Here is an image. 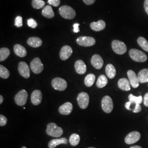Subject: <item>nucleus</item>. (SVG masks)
<instances>
[{
    "label": "nucleus",
    "instance_id": "obj_44",
    "mask_svg": "<svg viewBox=\"0 0 148 148\" xmlns=\"http://www.w3.org/2000/svg\"><path fill=\"white\" fill-rule=\"evenodd\" d=\"M3 101V98L2 95H0V104H1L2 103Z\"/></svg>",
    "mask_w": 148,
    "mask_h": 148
},
{
    "label": "nucleus",
    "instance_id": "obj_28",
    "mask_svg": "<svg viewBox=\"0 0 148 148\" xmlns=\"http://www.w3.org/2000/svg\"><path fill=\"white\" fill-rule=\"evenodd\" d=\"M108 81L105 75H101L99 77L97 82V86L99 88H103L108 84Z\"/></svg>",
    "mask_w": 148,
    "mask_h": 148
},
{
    "label": "nucleus",
    "instance_id": "obj_42",
    "mask_svg": "<svg viewBox=\"0 0 148 148\" xmlns=\"http://www.w3.org/2000/svg\"><path fill=\"white\" fill-rule=\"evenodd\" d=\"M83 1L87 5H92L95 2V0H83Z\"/></svg>",
    "mask_w": 148,
    "mask_h": 148
},
{
    "label": "nucleus",
    "instance_id": "obj_47",
    "mask_svg": "<svg viewBox=\"0 0 148 148\" xmlns=\"http://www.w3.org/2000/svg\"><path fill=\"white\" fill-rule=\"evenodd\" d=\"M94 148V147H90V148Z\"/></svg>",
    "mask_w": 148,
    "mask_h": 148
},
{
    "label": "nucleus",
    "instance_id": "obj_24",
    "mask_svg": "<svg viewBox=\"0 0 148 148\" xmlns=\"http://www.w3.org/2000/svg\"><path fill=\"white\" fill-rule=\"evenodd\" d=\"M14 52L17 56L21 58L25 57L27 54L26 49L19 44H16L14 46Z\"/></svg>",
    "mask_w": 148,
    "mask_h": 148
},
{
    "label": "nucleus",
    "instance_id": "obj_9",
    "mask_svg": "<svg viewBox=\"0 0 148 148\" xmlns=\"http://www.w3.org/2000/svg\"><path fill=\"white\" fill-rule=\"evenodd\" d=\"M77 43L81 46L90 47L95 44V40L92 37L81 36L77 38Z\"/></svg>",
    "mask_w": 148,
    "mask_h": 148
},
{
    "label": "nucleus",
    "instance_id": "obj_6",
    "mask_svg": "<svg viewBox=\"0 0 148 148\" xmlns=\"http://www.w3.org/2000/svg\"><path fill=\"white\" fill-rule=\"evenodd\" d=\"M52 86L54 90L63 91L67 87V82L60 77H56L52 81Z\"/></svg>",
    "mask_w": 148,
    "mask_h": 148
},
{
    "label": "nucleus",
    "instance_id": "obj_14",
    "mask_svg": "<svg viewBox=\"0 0 148 148\" xmlns=\"http://www.w3.org/2000/svg\"><path fill=\"white\" fill-rule=\"evenodd\" d=\"M42 99V95L40 90H35L33 91L31 95V101L33 105H39Z\"/></svg>",
    "mask_w": 148,
    "mask_h": 148
},
{
    "label": "nucleus",
    "instance_id": "obj_21",
    "mask_svg": "<svg viewBox=\"0 0 148 148\" xmlns=\"http://www.w3.org/2000/svg\"><path fill=\"white\" fill-rule=\"evenodd\" d=\"M68 143V140L66 138H60L58 139H52L48 143V147L49 148H56L60 144H67Z\"/></svg>",
    "mask_w": 148,
    "mask_h": 148
},
{
    "label": "nucleus",
    "instance_id": "obj_17",
    "mask_svg": "<svg viewBox=\"0 0 148 148\" xmlns=\"http://www.w3.org/2000/svg\"><path fill=\"white\" fill-rule=\"evenodd\" d=\"M73 53V49L69 46H64L60 52V58L63 60H66L70 58Z\"/></svg>",
    "mask_w": 148,
    "mask_h": 148
},
{
    "label": "nucleus",
    "instance_id": "obj_13",
    "mask_svg": "<svg viewBox=\"0 0 148 148\" xmlns=\"http://www.w3.org/2000/svg\"><path fill=\"white\" fill-rule=\"evenodd\" d=\"M127 76L131 85L133 88H136L139 85V81L138 77V75L133 70H130L127 71Z\"/></svg>",
    "mask_w": 148,
    "mask_h": 148
},
{
    "label": "nucleus",
    "instance_id": "obj_41",
    "mask_svg": "<svg viewBox=\"0 0 148 148\" xmlns=\"http://www.w3.org/2000/svg\"><path fill=\"white\" fill-rule=\"evenodd\" d=\"M143 101H144V106L147 107H148V93H146L144 95Z\"/></svg>",
    "mask_w": 148,
    "mask_h": 148
},
{
    "label": "nucleus",
    "instance_id": "obj_16",
    "mask_svg": "<svg viewBox=\"0 0 148 148\" xmlns=\"http://www.w3.org/2000/svg\"><path fill=\"white\" fill-rule=\"evenodd\" d=\"M92 66L96 69H101L104 64L103 59L101 56L98 54H95L91 58L90 60Z\"/></svg>",
    "mask_w": 148,
    "mask_h": 148
},
{
    "label": "nucleus",
    "instance_id": "obj_15",
    "mask_svg": "<svg viewBox=\"0 0 148 148\" xmlns=\"http://www.w3.org/2000/svg\"><path fill=\"white\" fill-rule=\"evenodd\" d=\"M125 107L128 110H132L134 113H138L142 110V106L135 101H130L125 104Z\"/></svg>",
    "mask_w": 148,
    "mask_h": 148
},
{
    "label": "nucleus",
    "instance_id": "obj_25",
    "mask_svg": "<svg viewBox=\"0 0 148 148\" xmlns=\"http://www.w3.org/2000/svg\"><path fill=\"white\" fill-rule=\"evenodd\" d=\"M106 74L108 78L112 79H114L116 74V69L115 68L114 66L111 64H109L106 65Z\"/></svg>",
    "mask_w": 148,
    "mask_h": 148
},
{
    "label": "nucleus",
    "instance_id": "obj_43",
    "mask_svg": "<svg viewBox=\"0 0 148 148\" xmlns=\"http://www.w3.org/2000/svg\"><path fill=\"white\" fill-rule=\"evenodd\" d=\"M144 8L146 13L148 16V0H145L144 3Z\"/></svg>",
    "mask_w": 148,
    "mask_h": 148
},
{
    "label": "nucleus",
    "instance_id": "obj_7",
    "mask_svg": "<svg viewBox=\"0 0 148 148\" xmlns=\"http://www.w3.org/2000/svg\"><path fill=\"white\" fill-rule=\"evenodd\" d=\"M28 94L27 90H20L14 97V101L18 106H24L27 103Z\"/></svg>",
    "mask_w": 148,
    "mask_h": 148
},
{
    "label": "nucleus",
    "instance_id": "obj_31",
    "mask_svg": "<svg viewBox=\"0 0 148 148\" xmlns=\"http://www.w3.org/2000/svg\"><path fill=\"white\" fill-rule=\"evenodd\" d=\"M80 137L76 133H73L71 135L69 138V143L72 146H76L79 143Z\"/></svg>",
    "mask_w": 148,
    "mask_h": 148
},
{
    "label": "nucleus",
    "instance_id": "obj_5",
    "mask_svg": "<svg viewBox=\"0 0 148 148\" xmlns=\"http://www.w3.org/2000/svg\"><path fill=\"white\" fill-rule=\"evenodd\" d=\"M101 108L107 114H109L112 111L114 105L109 95H106L103 98L101 101Z\"/></svg>",
    "mask_w": 148,
    "mask_h": 148
},
{
    "label": "nucleus",
    "instance_id": "obj_1",
    "mask_svg": "<svg viewBox=\"0 0 148 148\" xmlns=\"http://www.w3.org/2000/svg\"><path fill=\"white\" fill-rule=\"evenodd\" d=\"M46 133L52 137H59L62 136L63 130L62 127H58L55 123H49L47 126Z\"/></svg>",
    "mask_w": 148,
    "mask_h": 148
},
{
    "label": "nucleus",
    "instance_id": "obj_39",
    "mask_svg": "<svg viewBox=\"0 0 148 148\" xmlns=\"http://www.w3.org/2000/svg\"><path fill=\"white\" fill-rule=\"evenodd\" d=\"M48 3L51 5H53L54 7H58L60 3V0H48Z\"/></svg>",
    "mask_w": 148,
    "mask_h": 148
},
{
    "label": "nucleus",
    "instance_id": "obj_23",
    "mask_svg": "<svg viewBox=\"0 0 148 148\" xmlns=\"http://www.w3.org/2000/svg\"><path fill=\"white\" fill-rule=\"evenodd\" d=\"M130 83L128 79L126 78H122L119 79L118 81V87L120 89L125 90L128 91L131 90Z\"/></svg>",
    "mask_w": 148,
    "mask_h": 148
},
{
    "label": "nucleus",
    "instance_id": "obj_8",
    "mask_svg": "<svg viewBox=\"0 0 148 148\" xmlns=\"http://www.w3.org/2000/svg\"><path fill=\"white\" fill-rule=\"evenodd\" d=\"M77 100L79 108L82 109H85L88 107L89 104V95L86 92H81L77 96Z\"/></svg>",
    "mask_w": 148,
    "mask_h": 148
},
{
    "label": "nucleus",
    "instance_id": "obj_35",
    "mask_svg": "<svg viewBox=\"0 0 148 148\" xmlns=\"http://www.w3.org/2000/svg\"><path fill=\"white\" fill-rule=\"evenodd\" d=\"M128 99H129V101H135L140 104L143 101V97L142 95L136 97V96L133 95L132 94H130L128 96Z\"/></svg>",
    "mask_w": 148,
    "mask_h": 148
},
{
    "label": "nucleus",
    "instance_id": "obj_46",
    "mask_svg": "<svg viewBox=\"0 0 148 148\" xmlns=\"http://www.w3.org/2000/svg\"><path fill=\"white\" fill-rule=\"evenodd\" d=\"M26 148V147H22V148Z\"/></svg>",
    "mask_w": 148,
    "mask_h": 148
},
{
    "label": "nucleus",
    "instance_id": "obj_10",
    "mask_svg": "<svg viewBox=\"0 0 148 148\" xmlns=\"http://www.w3.org/2000/svg\"><path fill=\"white\" fill-rule=\"evenodd\" d=\"M30 68L34 73L40 74L43 70V65L41 59L39 58L34 59L30 63Z\"/></svg>",
    "mask_w": 148,
    "mask_h": 148
},
{
    "label": "nucleus",
    "instance_id": "obj_34",
    "mask_svg": "<svg viewBox=\"0 0 148 148\" xmlns=\"http://www.w3.org/2000/svg\"><path fill=\"white\" fill-rule=\"evenodd\" d=\"M45 5V2L43 0H32V6L35 9H41Z\"/></svg>",
    "mask_w": 148,
    "mask_h": 148
},
{
    "label": "nucleus",
    "instance_id": "obj_33",
    "mask_svg": "<svg viewBox=\"0 0 148 148\" xmlns=\"http://www.w3.org/2000/svg\"><path fill=\"white\" fill-rule=\"evenodd\" d=\"M10 73L9 70L5 68L4 66L0 65V77L2 79H7L9 77Z\"/></svg>",
    "mask_w": 148,
    "mask_h": 148
},
{
    "label": "nucleus",
    "instance_id": "obj_29",
    "mask_svg": "<svg viewBox=\"0 0 148 148\" xmlns=\"http://www.w3.org/2000/svg\"><path fill=\"white\" fill-rule=\"evenodd\" d=\"M95 76L94 74H90L87 75L85 79V84L87 87H91L94 84L95 81Z\"/></svg>",
    "mask_w": 148,
    "mask_h": 148
},
{
    "label": "nucleus",
    "instance_id": "obj_11",
    "mask_svg": "<svg viewBox=\"0 0 148 148\" xmlns=\"http://www.w3.org/2000/svg\"><path fill=\"white\" fill-rule=\"evenodd\" d=\"M140 133L137 131H133L128 133L125 138V143L127 144H133L137 143L140 139Z\"/></svg>",
    "mask_w": 148,
    "mask_h": 148
},
{
    "label": "nucleus",
    "instance_id": "obj_40",
    "mask_svg": "<svg viewBox=\"0 0 148 148\" xmlns=\"http://www.w3.org/2000/svg\"><path fill=\"white\" fill-rule=\"evenodd\" d=\"M79 24L78 23H75L73 25L74 32L75 33H77L79 32Z\"/></svg>",
    "mask_w": 148,
    "mask_h": 148
},
{
    "label": "nucleus",
    "instance_id": "obj_18",
    "mask_svg": "<svg viewBox=\"0 0 148 148\" xmlns=\"http://www.w3.org/2000/svg\"><path fill=\"white\" fill-rule=\"evenodd\" d=\"M73 106L70 102H66L59 108V112L60 114L63 115H68L73 111Z\"/></svg>",
    "mask_w": 148,
    "mask_h": 148
},
{
    "label": "nucleus",
    "instance_id": "obj_38",
    "mask_svg": "<svg viewBox=\"0 0 148 148\" xmlns=\"http://www.w3.org/2000/svg\"><path fill=\"white\" fill-rule=\"evenodd\" d=\"M7 119L5 116L2 115H0V126H4L7 124Z\"/></svg>",
    "mask_w": 148,
    "mask_h": 148
},
{
    "label": "nucleus",
    "instance_id": "obj_12",
    "mask_svg": "<svg viewBox=\"0 0 148 148\" xmlns=\"http://www.w3.org/2000/svg\"><path fill=\"white\" fill-rule=\"evenodd\" d=\"M18 71L21 76L25 79H29L30 76V69L28 65L24 62H21L18 65Z\"/></svg>",
    "mask_w": 148,
    "mask_h": 148
},
{
    "label": "nucleus",
    "instance_id": "obj_32",
    "mask_svg": "<svg viewBox=\"0 0 148 148\" xmlns=\"http://www.w3.org/2000/svg\"><path fill=\"white\" fill-rule=\"evenodd\" d=\"M10 54V50L7 48H1L0 49V62L5 60Z\"/></svg>",
    "mask_w": 148,
    "mask_h": 148
},
{
    "label": "nucleus",
    "instance_id": "obj_30",
    "mask_svg": "<svg viewBox=\"0 0 148 148\" xmlns=\"http://www.w3.org/2000/svg\"><path fill=\"white\" fill-rule=\"evenodd\" d=\"M138 44L145 51L148 52V41L143 37H139L137 39Z\"/></svg>",
    "mask_w": 148,
    "mask_h": 148
},
{
    "label": "nucleus",
    "instance_id": "obj_20",
    "mask_svg": "<svg viewBox=\"0 0 148 148\" xmlns=\"http://www.w3.org/2000/svg\"><path fill=\"white\" fill-rule=\"evenodd\" d=\"M90 27L95 32H101L106 28V22L102 20L97 22H92L90 24Z\"/></svg>",
    "mask_w": 148,
    "mask_h": 148
},
{
    "label": "nucleus",
    "instance_id": "obj_45",
    "mask_svg": "<svg viewBox=\"0 0 148 148\" xmlns=\"http://www.w3.org/2000/svg\"><path fill=\"white\" fill-rule=\"evenodd\" d=\"M130 148H142L140 146H138V145H134V146H132L131 147H130Z\"/></svg>",
    "mask_w": 148,
    "mask_h": 148
},
{
    "label": "nucleus",
    "instance_id": "obj_37",
    "mask_svg": "<svg viewBox=\"0 0 148 148\" xmlns=\"http://www.w3.org/2000/svg\"><path fill=\"white\" fill-rule=\"evenodd\" d=\"M15 25L18 27L23 26V18L21 16H18L15 19Z\"/></svg>",
    "mask_w": 148,
    "mask_h": 148
},
{
    "label": "nucleus",
    "instance_id": "obj_2",
    "mask_svg": "<svg viewBox=\"0 0 148 148\" xmlns=\"http://www.w3.org/2000/svg\"><path fill=\"white\" fill-rule=\"evenodd\" d=\"M131 59L135 62L143 63L147 60V56L142 51L137 49H131L129 52Z\"/></svg>",
    "mask_w": 148,
    "mask_h": 148
},
{
    "label": "nucleus",
    "instance_id": "obj_26",
    "mask_svg": "<svg viewBox=\"0 0 148 148\" xmlns=\"http://www.w3.org/2000/svg\"><path fill=\"white\" fill-rule=\"evenodd\" d=\"M138 77L140 83L148 82V69L140 70L138 74Z\"/></svg>",
    "mask_w": 148,
    "mask_h": 148
},
{
    "label": "nucleus",
    "instance_id": "obj_27",
    "mask_svg": "<svg viewBox=\"0 0 148 148\" xmlns=\"http://www.w3.org/2000/svg\"><path fill=\"white\" fill-rule=\"evenodd\" d=\"M42 14L43 16L49 19H52L54 16L53 9L51 5H46L43 8Z\"/></svg>",
    "mask_w": 148,
    "mask_h": 148
},
{
    "label": "nucleus",
    "instance_id": "obj_4",
    "mask_svg": "<svg viewBox=\"0 0 148 148\" xmlns=\"http://www.w3.org/2000/svg\"><path fill=\"white\" fill-rule=\"evenodd\" d=\"M111 47L112 50L117 54L122 55L126 52L127 46L125 43L119 40H114L111 43Z\"/></svg>",
    "mask_w": 148,
    "mask_h": 148
},
{
    "label": "nucleus",
    "instance_id": "obj_22",
    "mask_svg": "<svg viewBox=\"0 0 148 148\" xmlns=\"http://www.w3.org/2000/svg\"><path fill=\"white\" fill-rule=\"evenodd\" d=\"M27 45L33 48L40 47L42 45V41L41 39L37 37H30L27 41Z\"/></svg>",
    "mask_w": 148,
    "mask_h": 148
},
{
    "label": "nucleus",
    "instance_id": "obj_19",
    "mask_svg": "<svg viewBox=\"0 0 148 148\" xmlns=\"http://www.w3.org/2000/svg\"><path fill=\"white\" fill-rule=\"evenodd\" d=\"M75 69L77 74L83 75L86 72L87 67L84 61L78 60L75 63Z\"/></svg>",
    "mask_w": 148,
    "mask_h": 148
},
{
    "label": "nucleus",
    "instance_id": "obj_3",
    "mask_svg": "<svg viewBox=\"0 0 148 148\" xmlns=\"http://www.w3.org/2000/svg\"><path fill=\"white\" fill-rule=\"evenodd\" d=\"M59 12L63 18L66 19H73L76 16L74 9L69 5H63L59 9Z\"/></svg>",
    "mask_w": 148,
    "mask_h": 148
},
{
    "label": "nucleus",
    "instance_id": "obj_36",
    "mask_svg": "<svg viewBox=\"0 0 148 148\" xmlns=\"http://www.w3.org/2000/svg\"><path fill=\"white\" fill-rule=\"evenodd\" d=\"M27 22L28 26L30 27H32V29H35V28H36L37 27V22L35 21L34 19H32V18H30V19H28Z\"/></svg>",
    "mask_w": 148,
    "mask_h": 148
}]
</instances>
